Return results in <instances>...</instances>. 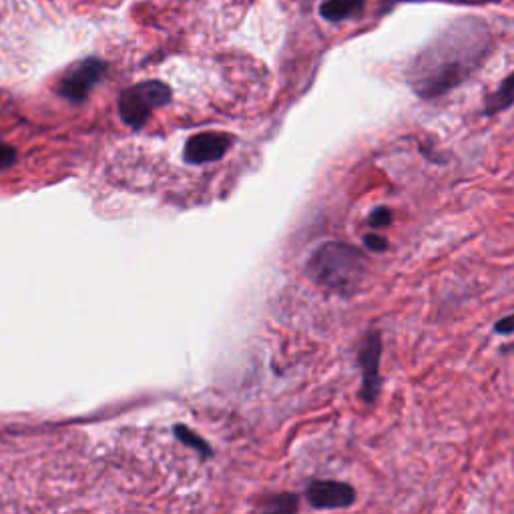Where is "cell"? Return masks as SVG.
<instances>
[{
	"mask_svg": "<svg viewBox=\"0 0 514 514\" xmlns=\"http://www.w3.org/2000/svg\"><path fill=\"white\" fill-rule=\"evenodd\" d=\"M382 334L378 330L366 332L360 350H358V366L362 370V400L366 404H374L382 392L384 378L380 374V362H382Z\"/></svg>",
	"mask_w": 514,
	"mask_h": 514,
	"instance_id": "cell-4",
	"label": "cell"
},
{
	"mask_svg": "<svg viewBox=\"0 0 514 514\" xmlns=\"http://www.w3.org/2000/svg\"><path fill=\"white\" fill-rule=\"evenodd\" d=\"M15 159H17V151L11 145L0 141V169H7L9 165L15 163Z\"/></svg>",
	"mask_w": 514,
	"mask_h": 514,
	"instance_id": "cell-12",
	"label": "cell"
},
{
	"mask_svg": "<svg viewBox=\"0 0 514 514\" xmlns=\"http://www.w3.org/2000/svg\"><path fill=\"white\" fill-rule=\"evenodd\" d=\"M306 498L314 508H350L356 502V488L340 480H316L308 486Z\"/></svg>",
	"mask_w": 514,
	"mask_h": 514,
	"instance_id": "cell-6",
	"label": "cell"
},
{
	"mask_svg": "<svg viewBox=\"0 0 514 514\" xmlns=\"http://www.w3.org/2000/svg\"><path fill=\"white\" fill-rule=\"evenodd\" d=\"M231 147V137L225 133H199L185 145V161L191 165L211 163L221 159Z\"/></svg>",
	"mask_w": 514,
	"mask_h": 514,
	"instance_id": "cell-7",
	"label": "cell"
},
{
	"mask_svg": "<svg viewBox=\"0 0 514 514\" xmlns=\"http://www.w3.org/2000/svg\"><path fill=\"white\" fill-rule=\"evenodd\" d=\"M105 73H107V63H103L101 59L91 57V59L79 61L63 75L59 83V93L73 103H81L89 97V93L105 77Z\"/></svg>",
	"mask_w": 514,
	"mask_h": 514,
	"instance_id": "cell-5",
	"label": "cell"
},
{
	"mask_svg": "<svg viewBox=\"0 0 514 514\" xmlns=\"http://www.w3.org/2000/svg\"><path fill=\"white\" fill-rule=\"evenodd\" d=\"M169 101H171V89L165 83L147 81V83L129 87L119 97V113L127 125L139 129L155 109L165 107Z\"/></svg>",
	"mask_w": 514,
	"mask_h": 514,
	"instance_id": "cell-3",
	"label": "cell"
},
{
	"mask_svg": "<svg viewBox=\"0 0 514 514\" xmlns=\"http://www.w3.org/2000/svg\"><path fill=\"white\" fill-rule=\"evenodd\" d=\"M492 51L494 39L482 19H458L410 61L406 83L424 101L440 99L466 83Z\"/></svg>",
	"mask_w": 514,
	"mask_h": 514,
	"instance_id": "cell-1",
	"label": "cell"
},
{
	"mask_svg": "<svg viewBox=\"0 0 514 514\" xmlns=\"http://www.w3.org/2000/svg\"><path fill=\"white\" fill-rule=\"evenodd\" d=\"M514 105V73L508 75L494 93H490L484 101V115L494 117Z\"/></svg>",
	"mask_w": 514,
	"mask_h": 514,
	"instance_id": "cell-9",
	"label": "cell"
},
{
	"mask_svg": "<svg viewBox=\"0 0 514 514\" xmlns=\"http://www.w3.org/2000/svg\"><path fill=\"white\" fill-rule=\"evenodd\" d=\"M364 245H366L370 251H374V253H382V251H386V249H388V241H386V237L376 235V233L364 235Z\"/></svg>",
	"mask_w": 514,
	"mask_h": 514,
	"instance_id": "cell-11",
	"label": "cell"
},
{
	"mask_svg": "<svg viewBox=\"0 0 514 514\" xmlns=\"http://www.w3.org/2000/svg\"><path fill=\"white\" fill-rule=\"evenodd\" d=\"M366 7V0H326L320 7V15L330 23H342L358 17Z\"/></svg>",
	"mask_w": 514,
	"mask_h": 514,
	"instance_id": "cell-8",
	"label": "cell"
},
{
	"mask_svg": "<svg viewBox=\"0 0 514 514\" xmlns=\"http://www.w3.org/2000/svg\"><path fill=\"white\" fill-rule=\"evenodd\" d=\"M392 219H394V213H392L390 207H378V209H374V211L370 213L368 223H370V227H374V229H382V227H388V225L392 223Z\"/></svg>",
	"mask_w": 514,
	"mask_h": 514,
	"instance_id": "cell-10",
	"label": "cell"
},
{
	"mask_svg": "<svg viewBox=\"0 0 514 514\" xmlns=\"http://www.w3.org/2000/svg\"><path fill=\"white\" fill-rule=\"evenodd\" d=\"M494 332L500 334V336H512L514 334V314L504 316L502 320H498L494 324Z\"/></svg>",
	"mask_w": 514,
	"mask_h": 514,
	"instance_id": "cell-13",
	"label": "cell"
},
{
	"mask_svg": "<svg viewBox=\"0 0 514 514\" xmlns=\"http://www.w3.org/2000/svg\"><path fill=\"white\" fill-rule=\"evenodd\" d=\"M308 270L320 286L340 296H352L366 280L368 260L354 245L328 241L316 249Z\"/></svg>",
	"mask_w": 514,
	"mask_h": 514,
	"instance_id": "cell-2",
	"label": "cell"
}]
</instances>
